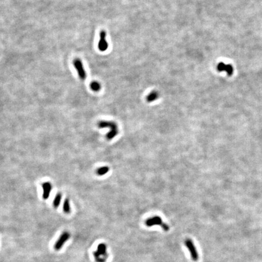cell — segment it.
<instances>
[{"label":"cell","mask_w":262,"mask_h":262,"mask_svg":"<svg viewBox=\"0 0 262 262\" xmlns=\"http://www.w3.org/2000/svg\"><path fill=\"white\" fill-rule=\"evenodd\" d=\"M98 127L99 128H110V132L106 135L107 139L110 140H112L118 134V130L117 125L114 121H100L98 123Z\"/></svg>","instance_id":"1"},{"label":"cell","mask_w":262,"mask_h":262,"mask_svg":"<svg viewBox=\"0 0 262 262\" xmlns=\"http://www.w3.org/2000/svg\"><path fill=\"white\" fill-rule=\"evenodd\" d=\"M93 255L95 260L97 262H105L107 259V246L104 243L100 244L96 251L93 252Z\"/></svg>","instance_id":"2"},{"label":"cell","mask_w":262,"mask_h":262,"mask_svg":"<svg viewBox=\"0 0 262 262\" xmlns=\"http://www.w3.org/2000/svg\"><path fill=\"white\" fill-rule=\"evenodd\" d=\"M145 223L146 225L148 227H151L155 225H159L161 226V228L164 231H167L169 229V226L167 224L163 223L161 220V218L158 216H155L153 217L149 218L146 221Z\"/></svg>","instance_id":"3"},{"label":"cell","mask_w":262,"mask_h":262,"mask_svg":"<svg viewBox=\"0 0 262 262\" xmlns=\"http://www.w3.org/2000/svg\"><path fill=\"white\" fill-rule=\"evenodd\" d=\"M185 244L190 253L192 259L194 261H197L199 259V254L193 242L190 239H187L185 241Z\"/></svg>","instance_id":"4"},{"label":"cell","mask_w":262,"mask_h":262,"mask_svg":"<svg viewBox=\"0 0 262 262\" xmlns=\"http://www.w3.org/2000/svg\"><path fill=\"white\" fill-rule=\"evenodd\" d=\"M71 234L68 232H64L62 233L61 235L60 236L59 239L56 242L55 244L54 245V249L56 251L60 250L63 246L65 244V243L70 239Z\"/></svg>","instance_id":"5"},{"label":"cell","mask_w":262,"mask_h":262,"mask_svg":"<svg viewBox=\"0 0 262 262\" xmlns=\"http://www.w3.org/2000/svg\"><path fill=\"white\" fill-rule=\"evenodd\" d=\"M74 66L76 69V70L77 71V72H78V74L80 78L82 80H85L86 77V74L83 65H82V63L81 61V60H80L78 59L75 60L74 61Z\"/></svg>","instance_id":"6"},{"label":"cell","mask_w":262,"mask_h":262,"mask_svg":"<svg viewBox=\"0 0 262 262\" xmlns=\"http://www.w3.org/2000/svg\"><path fill=\"white\" fill-rule=\"evenodd\" d=\"M106 34L104 31H102L100 34V41L99 43V49L101 52L106 51L108 48V43L106 40Z\"/></svg>","instance_id":"7"},{"label":"cell","mask_w":262,"mask_h":262,"mask_svg":"<svg viewBox=\"0 0 262 262\" xmlns=\"http://www.w3.org/2000/svg\"><path fill=\"white\" fill-rule=\"evenodd\" d=\"M217 69L218 72H226L228 75H231L233 74V67L231 64H226L223 62H220L217 64Z\"/></svg>","instance_id":"8"},{"label":"cell","mask_w":262,"mask_h":262,"mask_svg":"<svg viewBox=\"0 0 262 262\" xmlns=\"http://www.w3.org/2000/svg\"><path fill=\"white\" fill-rule=\"evenodd\" d=\"M42 188H43V198L44 200H47L50 194V192L52 191V184L50 182H45L42 184Z\"/></svg>","instance_id":"9"},{"label":"cell","mask_w":262,"mask_h":262,"mask_svg":"<svg viewBox=\"0 0 262 262\" xmlns=\"http://www.w3.org/2000/svg\"><path fill=\"white\" fill-rule=\"evenodd\" d=\"M158 96H159L158 92L157 91L153 90V91H152L151 92H150L149 94L147 96L146 100L149 103L153 102L154 101L158 99Z\"/></svg>","instance_id":"10"},{"label":"cell","mask_w":262,"mask_h":262,"mask_svg":"<svg viewBox=\"0 0 262 262\" xmlns=\"http://www.w3.org/2000/svg\"><path fill=\"white\" fill-rule=\"evenodd\" d=\"M61 198H62V195L61 193L60 192L57 193V194L56 195L53 201V206L55 208H57L60 206L61 201Z\"/></svg>","instance_id":"11"},{"label":"cell","mask_w":262,"mask_h":262,"mask_svg":"<svg viewBox=\"0 0 262 262\" xmlns=\"http://www.w3.org/2000/svg\"><path fill=\"white\" fill-rule=\"evenodd\" d=\"M63 211L66 214H69L71 212V206H70V201L68 199H66L63 203Z\"/></svg>","instance_id":"12"},{"label":"cell","mask_w":262,"mask_h":262,"mask_svg":"<svg viewBox=\"0 0 262 262\" xmlns=\"http://www.w3.org/2000/svg\"><path fill=\"white\" fill-rule=\"evenodd\" d=\"M109 171V168L107 166H103L99 168L96 171V174L99 176H102L107 174Z\"/></svg>","instance_id":"13"},{"label":"cell","mask_w":262,"mask_h":262,"mask_svg":"<svg viewBox=\"0 0 262 262\" xmlns=\"http://www.w3.org/2000/svg\"><path fill=\"white\" fill-rule=\"evenodd\" d=\"M90 86L91 89L94 92H98L101 89V85L98 81H92Z\"/></svg>","instance_id":"14"}]
</instances>
